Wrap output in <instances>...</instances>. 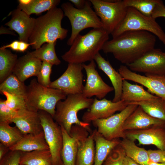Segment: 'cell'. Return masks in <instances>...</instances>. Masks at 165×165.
Listing matches in <instances>:
<instances>
[{"label": "cell", "instance_id": "cell-22", "mask_svg": "<svg viewBox=\"0 0 165 165\" xmlns=\"http://www.w3.org/2000/svg\"><path fill=\"white\" fill-rule=\"evenodd\" d=\"M42 64V61L27 53L26 54L18 59L13 73L21 81L24 82L30 77L37 76Z\"/></svg>", "mask_w": 165, "mask_h": 165}, {"label": "cell", "instance_id": "cell-28", "mask_svg": "<svg viewBox=\"0 0 165 165\" xmlns=\"http://www.w3.org/2000/svg\"><path fill=\"white\" fill-rule=\"evenodd\" d=\"M140 106L144 111L152 117L165 122V99L157 96L150 100L130 102Z\"/></svg>", "mask_w": 165, "mask_h": 165}, {"label": "cell", "instance_id": "cell-37", "mask_svg": "<svg viewBox=\"0 0 165 165\" xmlns=\"http://www.w3.org/2000/svg\"><path fill=\"white\" fill-rule=\"evenodd\" d=\"M126 156L124 150L119 145L111 152L104 161L103 165H124Z\"/></svg>", "mask_w": 165, "mask_h": 165}, {"label": "cell", "instance_id": "cell-1", "mask_svg": "<svg viewBox=\"0 0 165 165\" xmlns=\"http://www.w3.org/2000/svg\"><path fill=\"white\" fill-rule=\"evenodd\" d=\"M156 36L145 31H129L107 41L102 50L127 65L154 48Z\"/></svg>", "mask_w": 165, "mask_h": 165}, {"label": "cell", "instance_id": "cell-30", "mask_svg": "<svg viewBox=\"0 0 165 165\" xmlns=\"http://www.w3.org/2000/svg\"><path fill=\"white\" fill-rule=\"evenodd\" d=\"M9 124L0 121V143L9 148L17 143L24 136L16 126L12 127Z\"/></svg>", "mask_w": 165, "mask_h": 165}, {"label": "cell", "instance_id": "cell-34", "mask_svg": "<svg viewBox=\"0 0 165 165\" xmlns=\"http://www.w3.org/2000/svg\"><path fill=\"white\" fill-rule=\"evenodd\" d=\"M61 2L60 0H32L27 5H18V8L28 15L38 14L57 7Z\"/></svg>", "mask_w": 165, "mask_h": 165}, {"label": "cell", "instance_id": "cell-12", "mask_svg": "<svg viewBox=\"0 0 165 165\" xmlns=\"http://www.w3.org/2000/svg\"><path fill=\"white\" fill-rule=\"evenodd\" d=\"M127 66L134 72L165 77V52L154 48Z\"/></svg>", "mask_w": 165, "mask_h": 165}, {"label": "cell", "instance_id": "cell-24", "mask_svg": "<svg viewBox=\"0 0 165 165\" xmlns=\"http://www.w3.org/2000/svg\"><path fill=\"white\" fill-rule=\"evenodd\" d=\"M93 132L95 144V155L94 165H102L111 152L120 144V140L116 139H107L97 130Z\"/></svg>", "mask_w": 165, "mask_h": 165}, {"label": "cell", "instance_id": "cell-31", "mask_svg": "<svg viewBox=\"0 0 165 165\" xmlns=\"http://www.w3.org/2000/svg\"><path fill=\"white\" fill-rule=\"evenodd\" d=\"M56 42L46 43L40 48L27 53L41 61L49 62L53 65H57L61 63L57 57L55 50Z\"/></svg>", "mask_w": 165, "mask_h": 165}, {"label": "cell", "instance_id": "cell-10", "mask_svg": "<svg viewBox=\"0 0 165 165\" xmlns=\"http://www.w3.org/2000/svg\"><path fill=\"white\" fill-rule=\"evenodd\" d=\"M138 105L129 104L120 112L105 119H97L92 122L98 132L107 140L126 138L123 130L124 122Z\"/></svg>", "mask_w": 165, "mask_h": 165}, {"label": "cell", "instance_id": "cell-21", "mask_svg": "<svg viewBox=\"0 0 165 165\" xmlns=\"http://www.w3.org/2000/svg\"><path fill=\"white\" fill-rule=\"evenodd\" d=\"M24 135L37 134L43 131L38 112L27 109L20 116L11 120Z\"/></svg>", "mask_w": 165, "mask_h": 165}, {"label": "cell", "instance_id": "cell-42", "mask_svg": "<svg viewBox=\"0 0 165 165\" xmlns=\"http://www.w3.org/2000/svg\"><path fill=\"white\" fill-rule=\"evenodd\" d=\"M152 16L155 19L160 17H165V5L162 1L160 0L156 5Z\"/></svg>", "mask_w": 165, "mask_h": 165}, {"label": "cell", "instance_id": "cell-25", "mask_svg": "<svg viewBox=\"0 0 165 165\" xmlns=\"http://www.w3.org/2000/svg\"><path fill=\"white\" fill-rule=\"evenodd\" d=\"M10 151L29 152L36 150H49L43 131L37 134L24 135L17 143L9 148Z\"/></svg>", "mask_w": 165, "mask_h": 165}, {"label": "cell", "instance_id": "cell-39", "mask_svg": "<svg viewBox=\"0 0 165 165\" xmlns=\"http://www.w3.org/2000/svg\"><path fill=\"white\" fill-rule=\"evenodd\" d=\"M53 65L46 61L42 62L40 71L37 76V81L41 85L49 87L51 82L50 80V76Z\"/></svg>", "mask_w": 165, "mask_h": 165}, {"label": "cell", "instance_id": "cell-47", "mask_svg": "<svg viewBox=\"0 0 165 165\" xmlns=\"http://www.w3.org/2000/svg\"><path fill=\"white\" fill-rule=\"evenodd\" d=\"M124 165H141L126 156L124 159Z\"/></svg>", "mask_w": 165, "mask_h": 165}, {"label": "cell", "instance_id": "cell-9", "mask_svg": "<svg viewBox=\"0 0 165 165\" xmlns=\"http://www.w3.org/2000/svg\"><path fill=\"white\" fill-rule=\"evenodd\" d=\"M46 141L51 153L53 165H63L61 153L63 137L61 127L49 113L38 111Z\"/></svg>", "mask_w": 165, "mask_h": 165}, {"label": "cell", "instance_id": "cell-5", "mask_svg": "<svg viewBox=\"0 0 165 165\" xmlns=\"http://www.w3.org/2000/svg\"><path fill=\"white\" fill-rule=\"evenodd\" d=\"M67 97L61 90L42 86L36 79H34L27 86L25 100L29 110L35 112L44 111L53 118L57 103L65 100Z\"/></svg>", "mask_w": 165, "mask_h": 165}, {"label": "cell", "instance_id": "cell-43", "mask_svg": "<svg viewBox=\"0 0 165 165\" xmlns=\"http://www.w3.org/2000/svg\"><path fill=\"white\" fill-rule=\"evenodd\" d=\"M19 44V40H15L9 44L2 46L0 49H6L9 48L13 51H18Z\"/></svg>", "mask_w": 165, "mask_h": 165}, {"label": "cell", "instance_id": "cell-29", "mask_svg": "<svg viewBox=\"0 0 165 165\" xmlns=\"http://www.w3.org/2000/svg\"><path fill=\"white\" fill-rule=\"evenodd\" d=\"M20 165H53L49 150L21 152Z\"/></svg>", "mask_w": 165, "mask_h": 165}, {"label": "cell", "instance_id": "cell-23", "mask_svg": "<svg viewBox=\"0 0 165 165\" xmlns=\"http://www.w3.org/2000/svg\"><path fill=\"white\" fill-rule=\"evenodd\" d=\"M94 60L97 64L99 69L106 75L111 82L115 92L112 101L117 102L120 101L123 80L122 76L113 67L109 61L103 57L99 53L95 56Z\"/></svg>", "mask_w": 165, "mask_h": 165}, {"label": "cell", "instance_id": "cell-11", "mask_svg": "<svg viewBox=\"0 0 165 165\" xmlns=\"http://www.w3.org/2000/svg\"><path fill=\"white\" fill-rule=\"evenodd\" d=\"M83 69L82 64L68 63L67 68L58 79L51 82L49 87L58 89L67 96L82 94Z\"/></svg>", "mask_w": 165, "mask_h": 165}, {"label": "cell", "instance_id": "cell-50", "mask_svg": "<svg viewBox=\"0 0 165 165\" xmlns=\"http://www.w3.org/2000/svg\"><path fill=\"white\" fill-rule=\"evenodd\" d=\"M148 165H165V163H157L150 162Z\"/></svg>", "mask_w": 165, "mask_h": 165}, {"label": "cell", "instance_id": "cell-20", "mask_svg": "<svg viewBox=\"0 0 165 165\" xmlns=\"http://www.w3.org/2000/svg\"><path fill=\"white\" fill-rule=\"evenodd\" d=\"M155 126H165V122L152 117L138 105L125 121L123 130H141Z\"/></svg>", "mask_w": 165, "mask_h": 165}, {"label": "cell", "instance_id": "cell-19", "mask_svg": "<svg viewBox=\"0 0 165 165\" xmlns=\"http://www.w3.org/2000/svg\"><path fill=\"white\" fill-rule=\"evenodd\" d=\"M61 127L63 137L61 153L63 165H75L78 145L77 126H72L69 134Z\"/></svg>", "mask_w": 165, "mask_h": 165}, {"label": "cell", "instance_id": "cell-13", "mask_svg": "<svg viewBox=\"0 0 165 165\" xmlns=\"http://www.w3.org/2000/svg\"><path fill=\"white\" fill-rule=\"evenodd\" d=\"M118 72L123 80L141 84L148 89L149 92L165 99V77L149 74L141 75L132 71L124 65L120 66Z\"/></svg>", "mask_w": 165, "mask_h": 165}, {"label": "cell", "instance_id": "cell-26", "mask_svg": "<svg viewBox=\"0 0 165 165\" xmlns=\"http://www.w3.org/2000/svg\"><path fill=\"white\" fill-rule=\"evenodd\" d=\"M157 97L145 90L142 86L123 80L121 100L129 103L152 100Z\"/></svg>", "mask_w": 165, "mask_h": 165}, {"label": "cell", "instance_id": "cell-38", "mask_svg": "<svg viewBox=\"0 0 165 165\" xmlns=\"http://www.w3.org/2000/svg\"><path fill=\"white\" fill-rule=\"evenodd\" d=\"M26 109L19 111L13 110L6 104L5 100H0V121L10 123L12 119L20 116Z\"/></svg>", "mask_w": 165, "mask_h": 165}, {"label": "cell", "instance_id": "cell-6", "mask_svg": "<svg viewBox=\"0 0 165 165\" xmlns=\"http://www.w3.org/2000/svg\"><path fill=\"white\" fill-rule=\"evenodd\" d=\"M91 3L86 0L84 7L78 9L69 2L63 3L61 5L64 15L69 19L72 27L70 37L67 44L70 46L79 33L82 30L89 28H102L100 18L91 7Z\"/></svg>", "mask_w": 165, "mask_h": 165}, {"label": "cell", "instance_id": "cell-40", "mask_svg": "<svg viewBox=\"0 0 165 165\" xmlns=\"http://www.w3.org/2000/svg\"><path fill=\"white\" fill-rule=\"evenodd\" d=\"M21 152L9 151L0 160V165H20Z\"/></svg>", "mask_w": 165, "mask_h": 165}, {"label": "cell", "instance_id": "cell-7", "mask_svg": "<svg viewBox=\"0 0 165 165\" xmlns=\"http://www.w3.org/2000/svg\"><path fill=\"white\" fill-rule=\"evenodd\" d=\"M156 19L143 15L133 8L128 7L124 19L111 35L114 38L127 31H147L156 36L165 46V32Z\"/></svg>", "mask_w": 165, "mask_h": 165}, {"label": "cell", "instance_id": "cell-18", "mask_svg": "<svg viewBox=\"0 0 165 165\" xmlns=\"http://www.w3.org/2000/svg\"><path fill=\"white\" fill-rule=\"evenodd\" d=\"M35 20L18 8L12 11L11 19L5 24L18 34L20 41L29 43Z\"/></svg>", "mask_w": 165, "mask_h": 165}, {"label": "cell", "instance_id": "cell-17", "mask_svg": "<svg viewBox=\"0 0 165 165\" xmlns=\"http://www.w3.org/2000/svg\"><path fill=\"white\" fill-rule=\"evenodd\" d=\"M78 145L75 165H94L95 144L93 132L77 125Z\"/></svg>", "mask_w": 165, "mask_h": 165}, {"label": "cell", "instance_id": "cell-16", "mask_svg": "<svg viewBox=\"0 0 165 165\" xmlns=\"http://www.w3.org/2000/svg\"><path fill=\"white\" fill-rule=\"evenodd\" d=\"M126 138L137 140L139 145H153L165 150V126H155L141 130L125 131Z\"/></svg>", "mask_w": 165, "mask_h": 165}, {"label": "cell", "instance_id": "cell-2", "mask_svg": "<svg viewBox=\"0 0 165 165\" xmlns=\"http://www.w3.org/2000/svg\"><path fill=\"white\" fill-rule=\"evenodd\" d=\"M109 35L103 28H93L83 35L79 34L61 58L68 63L82 64L94 60L108 40Z\"/></svg>", "mask_w": 165, "mask_h": 165}, {"label": "cell", "instance_id": "cell-27", "mask_svg": "<svg viewBox=\"0 0 165 165\" xmlns=\"http://www.w3.org/2000/svg\"><path fill=\"white\" fill-rule=\"evenodd\" d=\"M120 145L127 156L141 165H148L150 162L147 150L137 146L134 141L127 138L120 140Z\"/></svg>", "mask_w": 165, "mask_h": 165}, {"label": "cell", "instance_id": "cell-15", "mask_svg": "<svg viewBox=\"0 0 165 165\" xmlns=\"http://www.w3.org/2000/svg\"><path fill=\"white\" fill-rule=\"evenodd\" d=\"M128 105V102L122 100L113 102L105 98H95L90 108L84 113L82 119L83 122L90 123L96 119H106L116 112L123 110Z\"/></svg>", "mask_w": 165, "mask_h": 165}, {"label": "cell", "instance_id": "cell-46", "mask_svg": "<svg viewBox=\"0 0 165 165\" xmlns=\"http://www.w3.org/2000/svg\"><path fill=\"white\" fill-rule=\"evenodd\" d=\"M9 148L0 143V160L9 151Z\"/></svg>", "mask_w": 165, "mask_h": 165}, {"label": "cell", "instance_id": "cell-45", "mask_svg": "<svg viewBox=\"0 0 165 165\" xmlns=\"http://www.w3.org/2000/svg\"><path fill=\"white\" fill-rule=\"evenodd\" d=\"M33 45V43L19 41L18 51L23 52L26 50L29 46H32Z\"/></svg>", "mask_w": 165, "mask_h": 165}, {"label": "cell", "instance_id": "cell-32", "mask_svg": "<svg viewBox=\"0 0 165 165\" xmlns=\"http://www.w3.org/2000/svg\"><path fill=\"white\" fill-rule=\"evenodd\" d=\"M17 56L10 50L0 49V82L13 73L18 60Z\"/></svg>", "mask_w": 165, "mask_h": 165}, {"label": "cell", "instance_id": "cell-41", "mask_svg": "<svg viewBox=\"0 0 165 165\" xmlns=\"http://www.w3.org/2000/svg\"><path fill=\"white\" fill-rule=\"evenodd\" d=\"M147 152L150 162L165 163V150L149 149L147 150Z\"/></svg>", "mask_w": 165, "mask_h": 165}, {"label": "cell", "instance_id": "cell-4", "mask_svg": "<svg viewBox=\"0 0 165 165\" xmlns=\"http://www.w3.org/2000/svg\"><path fill=\"white\" fill-rule=\"evenodd\" d=\"M94 99L86 97L82 94L68 95L64 101H60L57 103L53 119L69 134L74 125L81 126L90 132V123L80 120L77 114L80 110L89 108Z\"/></svg>", "mask_w": 165, "mask_h": 165}, {"label": "cell", "instance_id": "cell-3", "mask_svg": "<svg viewBox=\"0 0 165 165\" xmlns=\"http://www.w3.org/2000/svg\"><path fill=\"white\" fill-rule=\"evenodd\" d=\"M64 15L61 8L56 7L35 18L29 41L33 44L32 49L36 50L45 43L56 42L58 39L62 40L66 38L68 31L61 25Z\"/></svg>", "mask_w": 165, "mask_h": 165}, {"label": "cell", "instance_id": "cell-36", "mask_svg": "<svg viewBox=\"0 0 165 165\" xmlns=\"http://www.w3.org/2000/svg\"><path fill=\"white\" fill-rule=\"evenodd\" d=\"M1 94L5 96L6 98V103L12 109L19 111L28 109L24 97L5 91Z\"/></svg>", "mask_w": 165, "mask_h": 165}, {"label": "cell", "instance_id": "cell-49", "mask_svg": "<svg viewBox=\"0 0 165 165\" xmlns=\"http://www.w3.org/2000/svg\"><path fill=\"white\" fill-rule=\"evenodd\" d=\"M32 0H19V4L21 5L26 6L29 4Z\"/></svg>", "mask_w": 165, "mask_h": 165}, {"label": "cell", "instance_id": "cell-14", "mask_svg": "<svg viewBox=\"0 0 165 165\" xmlns=\"http://www.w3.org/2000/svg\"><path fill=\"white\" fill-rule=\"evenodd\" d=\"M86 71V80L84 86L82 94L86 97L95 96L97 98L101 100L109 93L114 90L111 87L105 83L96 69V64L92 60L88 64H82Z\"/></svg>", "mask_w": 165, "mask_h": 165}, {"label": "cell", "instance_id": "cell-33", "mask_svg": "<svg viewBox=\"0 0 165 165\" xmlns=\"http://www.w3.org/2000/svg\"><path fill=\"white\" fill-rule=\"evenodd\" d=\"M27 86L13 73L0 84V92H6L25 98Z\"/></svg>", "mask_w": 165, "mask_h": 165}, {"label": "cell", "instance_id": "cell-48", "mask_svg": "<svg viewBox=\"0 0 165 165\" xmlns=\"http://www.w3.org/2000/svg\"><path fill=\"white\" fill-rule=\"evenodd\" d=\"M0 35L3 34H10L12 35H15L13 31L9 30V29L6 28L2 26H1L0 29Z\"/></svg>", "mask_w": 165, "mask_h": 165}, {"label": "cell", "instance_id": "cell-8", "mask_svg": "<svg viewBox=\"0 0 165 165\" xmlns=\"http://www.w3.org/2000/svg\"><path fill=\"white\" fill-rule=\"evenodd\" d=\"M102 28L111 34L124 19L128 7L123 0H89Z\"/></svg>", "mask_w": 165, "mask_h": 165}, {"label": "cell", "instance_id": "cell-35", "mask_svg": "<svg viewBox=\"0 0 165 165\" xmlns=\"http://www.w3.org/2000/svg\"><path fill=\"white\" fill-rule=\"evenodd\" d=\"M160 0H123L127 7H132L143 15L152 16L154 10Z\"/></svg>", "mask_w": 165, "mask_h": 165}, {"label": "cell", "instance_id": "cell-44", "mask_svg": "<svg viewBox=\"0 0 165 165\" xmlns=\"http://www.w3.org/2000/svg\"><path fill=\"white\" fill-rule=\"evenodd\" d=\"M69 1L75 6L76 8L81 9L85 6L86 0H70Z\"/></svg>", "mask_w": 165, "mask_h": 165}]
</instances>
